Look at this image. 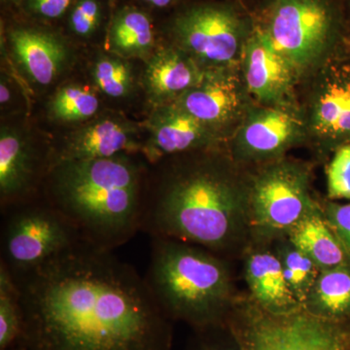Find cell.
I'll return each instance as SVG.
<instances>
[{
	"label": "cell",
	"instance_id": "1",
	"mask_svg": "<svg viewBox=\"0 0 350 350\" xmlns=\"http://www.w3.org/2000/svg\"><path fill=\"white\" fill-rule=\"evenodd\" d=\"M14 278L24 350L172 349V320L145 278L112 250L81 239Z\"/></svg>",
	"mask_w": 350,
	"mask_h": 350
},
{
	"label": "cell",
	"instance_id": "2",
	"mask_svg": "<svg viewBox=\"0 0 350 350\" xmlns=\"http://www.w3.org/2000/svg\"><path fill=\"white\" fill-rule=\"evenodd\" d=\"M248 170L228 148L169 157L145 204L142 231L232 259L251 245Z\"/></svg>",
	"mask_w": 350,
	"mask_h": 350
},
{
	"label": "cell",
	"instance_id": "3",
	"mask_svg": "<svg viewBox=\"0 0 350 350\" xmlns=\"http://www.w3.org/2000/svg\"><path fill=\"white\" fill-rule=\"evenodd\" d=\"M47 184L49 204L82 241L113 250L142 230V172L130 154L57 162Z\"/></svg>",
	"mask_w": 350,
	"mask_h": 350
},
{
	"label": "cell",
	"instance_id": "4",
	"mask_svg": "<svg viewBox=\"0 0 350 350\" xmlns=\"http://www.w3.org/2000/svg\"><path fill=\"white\" fill-rule=\"evenodd\" d=\"M152 238L145 280L165 314L195 330L226 323L239 297L230 259L196 244Z\"/></svg>",
	"mask_w": 350,
	"mask_h": 350
},
{
	"label": "cell",
	"instance_id": "5",
	"mask_svg": "<svg viewBox=\"0 0 350 350\" xmlns=\"http://www.w3.org/2000/svg\"><path fill=\"white\" fill-rule=\"evenodd\" d=\"M251 15L255 31L301 83L350 52L347 0H262Z\"/></svg>",
	"mask_w": 350,
	"mask_h": 350
},
{
	"label": "cell",
	"instance_id": "6",
	"mask_svg": "<svg viewBox=\"0 0 350 350\" xmlns=\"http://www.w3.org/2000/svg\"><path fill=\"white\" fill-rule=\"evenodd\" d=\"M248 170L251 244L269 245L322 207L313 194V167L286 156Z\"/></svg>",
	"mask_w": 350,
	"mask_h": 350
},
{
	"label": "cell",
	"instance_id": "7",
	"mask_svg": "<svg viewBox=\"0 0 350 350\" xmlns=\"http://www.w3.org/2000/svg\"><path fill=\"white\" fill-rule=\"evenodd\" d=\"M228 326L243 350H350V321L320 319L301 308L275 314L239 296Z\"/></svg>",
	"mask_w": 350,
	"mask_h": 350
},
{
	"label": "cell",
	"instance_id": "8",
	"mask_svg": "<svg viewBox=\"0 0 350 350\" xmlns=\"http://www.w3.org/2000/svg\"><path fill=\"white\" fill-rule=\"evenodd\" d=\"M254 27L252 15L231 2L196 4L170 25L172 45L204 69L241 64Z\"/></svg>",
	"mask_w": 350,
	"mask_h": 350
},
{
	"label": "cell",
	"instance_id": "9",
	"mask_svg": "<svg viewBox=\"0 0 350 350\" xmlns=\"http://www.w3.org/2000/svg\"><path fill=\"white\" fill-rule=\"evenodd\" d=\"M298 101L308 146L327 161L350 144V52L334 57L301 83Z\"/></svg>",
	"mask_w": 350,
	"mask_h": 350
},
{
	"label": "cell",
	"instance_id": "10",
	"mask_svg": "<svg viewBox=\"0 0 350 350\" xmlns=\"http://www.w3.org/2000/svg\"><path fill=\"white\" fill-rule=\"evenodd\" d=\"M79 241L75 228L50 204L19 207L4 227L1 261L14 276L25 275Z\"/></svg>",
	"mask_w": 350,
	"mask_h": 350
},
{
	"label": "cell",
	"instance_id": "11",
	"mask_svg": "<svg viewBox=\"0 0 350 350\" xmlns=\"http://www.w3.org/2000/svg\"><path fill=\"white\" fill-rule=\"evenodd\" d=\"M301 146H308V133L299 101L273 107L256 103L230 139L228 150L239 165L253 167Z\"/></svg>",
	"mask_w": 350,
	"mask_h": 350
},
{
	"label": "cell",
	"instance_id": "12",
	"mask_svg": "<svg viewBox=\"0 0 350 350\" xmlns=\"http://www.w3.org/2000/svg\"><path fill=\"white\" fill-rule=\"evenodd\" d=\"M174 105L229 144L256 105L244 81L241 64L204 69L202 79Z\"/></svg>",
	"mask_w": 350,
	"mask_h": 350
},
{
	"label": "cell",
	"instance_id": "13",
	"mask_svg": "<svg viewBox=\"0 0 350 350\" xmlns=\"http://www.w3.org/2000/svg\"><path fill=\"white\" fill-rule=\"evenodd\" d=\"M241 69L257 105L273 107L298 103V75L254 27L243 49Z\"/></svg>",
	"mask_w": 350,
	"mask_h": 350
},
{
	"label": "cell",
	"instance_id": "14",
	"mask_svg": "<svg viewBox=\"0 0 350 350\" xmlns=\"http://www.w3.org/2000/svg\"><path fill=\"white\" fill-rule=\"evenodd\" d=\"M146 128L149 137L144 149L151 162L189 152L228 148L220 135L174 103L154 107Z\"/></svg>",
	"mask_w": 350,
	"mask_h": 350
},
{
	"label": "cell",
	"instance_id": "15",
	"mask_svg": "<svg viewBox=\"0 0 350 350\" xmlns=\"http://www.w3.org/2000/svg\"><path fill=\"white\" fill-rule=\"evenodd\" d=\"M137 129L119 116H103L68 135L53 155L51 165L62 161L111 158L137 147ZM50 165V167H51Z\"/></svg>",
	"mask_w": 350,
	"mask_h": 350
},
{
	"label": "cell",
	"instance_id": "16",
	"mask_svg": "<svg viewBox=\"0 0 350 350\" xmlns=\"http://www.w3.org/2000/svg\"><path fill=\"white\" fill-rule=\"evenodd\" d=\"M241 257L248 296L257 306L275 314L303 308L288 287L280 260L271 246L251 244Z\"/></svg>",
	"mask_w": 350,
	"mask_h": 350
},
{
	"label": "cell",
	"instance_id": "17",
	"mask_svg": "<svg viewBox=\"0 0 350 350\" xmlns=\"http://www.w3.org/2000/svg\"><path fill=\"white\" fill-rule=\"evenodd\" d=\"M204 69L174 45L161 48L149 57L142 83L154 107L174 103L202 79Z\"/></svg>",
	"mask_w": 350,
	"mask_h": 350
},
{
	"label": "cell",
	"instance_id": "18",
	"mask_svg": "<svg viewBox=\"0 0 350 350\" xmlns=\"http://www.w3.org/2000/svg\"><path fill=\"white\" fill-rule=\"evenodd\" d=\"M9 42L16 61L32 82L48 86L59 77L69 57L68 46L49 32L13 29Z\"/></svg>",
	"mask_w": 350,
	"mask_h": 350
},
{
	"label": "cell",
	"instance_id": "19",
	"mask_svg": "<svg viewBox=\"0 0 350 350\" xmlns=\"http://www.w3.org/2000/svg\"><path fill=\"white\" fill-rule=\"evenodd\" d=\"M38 157L24 133L11 126L0 131V195L3 204L31 194L38 181Z\"/></svg>",
	"mask_w": 350,
	"mask_h": 350
},
{
	"label": "cell",
	"instance_id": "20",
	"mask_svg": "<svg viewBox=\"0 0 350 350\" xmlns=\"http://www.w3.org/2000/svg\"><path fill=\"white\" fill-rule=\"evenodd\" d=\"M287 238L303 251L320 271L350 265L344 246L326 220L323 206L295 225L288 232Z\"/></svg>",
	"mask_w": 350,
	"mask_h": 350
},
{
	"label": "cell",
	"instance_id": "21",
	"mask_svg": "<svg viewBox=\"0 0 350 350\" xmlns=\"http://www.w3.org/2000/svg\"><path fill=\"white\" fill-rule=\"evenodd\" d=\"M303 308L320 319L350 321V265L320 271Z\"/></svg>",
	"mask_w": 350,
	"mask_h": 350
},
{
	"label": "cell",
	"instance_id": "22",
	"mask_svg": "<svg viewBox=\"0 0 350 350\" xmlns=\"http://www.w3.org/2000/svg\"><path fill=\"white\" fill-rule=\"evenodd\" d=\"M155 45L153 27L148 16L137 9L120 11L112 21L108 47L122 59H146Z\"/></svg>",
	"mask_w": 350,
	"mask_h": 350
},
{
	"label": "cell",
	"instance_id": "23",
	"mask_svg": "<svg viewBox=\"0 0 350 350\" xmlns=\"http://www.w3.org/2000/svg\"><path fill=\"white\" fill-rule=\"evenodd\" d=\"M269 246L280 260L288 287L303 306L319 275V267L287 237L275 239Z\"/></svg>",
	"mask_w": 350,
	"mask_h": 350
},
{
	"label": "cell",
	"instance_id": "24",
	"mask_svg": "<svg viewBox=\"0 0 350 350\" xmlns=\"http://www.w3.org/2000/svg\"><path fill=\"white\" fill-rule=\"evenodd\" d=\"M23 333V310L17 282L1 261L0 266V349L20 342Z\"/></svg>",
	"mask_w": 350,
	"mask_h": 350
},
{
	"label": "cell",
	"instance_id": "25",
	"mask_svg": "<svg viewBox=\"0 0 350 350\" xmlns=\"http://www.w3.org/2000/svg\"><path fill=\"white\" fill-rule=\"evenodd\" d=\"M100 109V100L94 92L78 85L59 88L48 105L51 118L61 122L91 119Z\"/></svg>",
	"mask_w": 350,
	"mask_h": 350
},
{
	"label": "cell",
	"instance_id": "26",
	"mask_svg": "<svg viewBox=\"0 0 350 350\" xmlns=\"http://www.w3.org/2000/svg\"><path fill=\"white\" fill-rule=\"evenodd\" d=\"M92 77L98 90L110 98H125L133 90L131 66L120 57H98L92 68Z\"/></svg>",
	"mask_w": 350,
	"mask_h": 350
},
{
	"label": "cell",
	"instance_id": "27",
	"mask_svg": "<svg viewBox=\"0 0 350 350\" xmlns=\"http://www.w3.org/2000/svg\"><path fill=\"white\" fill-rule=\"evenodd\" d=\"M327 199L350 200V144L338 148L327 165Z\"/></svg>",
	"mask_w": 350,
	"mask_h": 350
},
{
	"label": "cell",
	"instance_id": "28",
	"mask_svg": "<svg viewBox=\"0 0 350 350\" xmlns=\"http://www.w3.org/2000/svg\"><path fill=\"white\" fill-rule=\"evenodd\" d=\"M101 20L98 0H78L69 16L71 31L79 38H89L96 31Z\"/></svg>",
	"mask_w": 350,
	"mask_h": 350
},
{
	"label": "cell",
	"instance_id": "29",
	"mask_svg": "<svg viewBox=\"0 0 350 350\" xmlns=\"http://www.w3.org/2000/svg\"><path fill=\"white\" fill-rule=\"evenodd\" d=\"M196 332L195 350H243L227 323Z\"/></svg>",
	"mask_w": 350,
	"mask_h": 350
},
{
	"label": "cell",
	"instance_id": "30",
	"mask_svg": "<svg viewBox=\"0 0 350 350\" xmlns=\"http://www.w3.org/2000/svg\"><path fill=\"white\" fill-rule=\"evenodd\" d=\"M322 206L326 220L344 246L350 261V202L340 204L327 199L322 202Z\"/></svg>",
	"mask_w": 350,
	"mask_h": 350
},
{
	"label": "cell",
	"instance_id": "31",
	"mask_svg": "<svg viewBox=\"0 0 350 350\" xmlns=\"http://www.w3.org/2000/svg\"><path fill=\"white\" fill-rule=\"evenodd\" d=\"M72 0H27L29 10L40 17L57 19L62 17Z\"/></svg>",
	"mask_w": 350,
	"mask_h": 350
},
{
	"label": "cell",
	"instance_id": "32",
	"mask_svg": "<svg viewBox=\"0 0 350 350\" xmlns=\"http://www.w3.org/2000/svg\"><path fill=\"white\" fill-rule=\"evenodd\" d=\"M12 91H11L10 87H9L8 83H7L6 78H1V83H0V103H1L2 107L6 105L11 100V96H12Z\"/></svg>",
	"mask_w": 350,
	"mask_h": 350
},
{
	"label": "cell",
	"instance_id": "33",
	"mask_svg": "<svg viewBox=\"0 0 350 350\" xmlns=\"http://www.w3.org/2000/svg\"><path fill=\"white\" fill-rule=\"evenodd\" d=\"M144 1L158 8H165L172 5L176 0H144Z\"/></svg>",
	"mask_w": 350,
	"mask_h": 350
},
{
	"label": "cell",
	"instance_id": "34",
	"mask_svg": "<svg viewBox=\"0 0 350 350\" xmlns=\"http://www.w3.org/2000/svg\"><path fill=\"white\" fill-rule=\"evenodd\" d=\"M347 16H349V38H350V0H347Z\"/></svg>",
	"mask_w": 350,
	"mask_h": 350
},
{
	"label": "cell",
	"instance_id": "35",
	"mask_svg": "<svg viewBox=\"0 0 350 350\" xmlns=\"http://www.w3.org/2000/svg\"><path fill=\"white\" fill-rule=\"evenodd\" d=\"M6 350H15V349H6Z\"/></svg>",
	"mask_w": 350,
	"mask_h": 350
}]
</instances>
